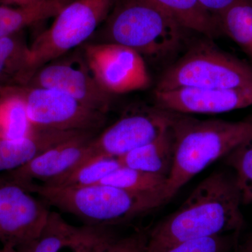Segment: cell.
<instances>
[{"label":"cell","instance_id":"1","mask_svg":"<svg viewBox=\"0 0 252 252\" xmlns=\"http://www.w3.org/2000/svg\"><path fill=\"white\" fill-rule=\"evenodd\" d=\"M243 203L235 177L212 172L176 211L147 233L144 252H165L179 244L216 235H239Z\"/></svg>","mask_w":252,"mask_h":252},{"label":"cell","instance_id":"2","mask_svg":"<svg viewBox=\"0 0 252 252\" xmlns=\"http://www.w3.org/2000/svg\"><path fill=\"white\" fill-rule=\"evenodd\" d=\"M175 157L163 195L168 202L193 177L252 136V119L199 120L172 112Z\"/></svg>","mask_w":252,"mask_h":252},{"label":"cell","instance_id":"3","mask_svg":"<svg viewBox=\"0 0 252 252\" xmlns=\"http://www.w3.org/2000/svg\"><path fill=\"white\" fill-rule=\"evenodd\" d=\"M24 187L51 206L97 226L128 221L165 203L162 193H134L102 184L82 187L31 184Z\"/></svg>","mask_w":252,"mask_h":252},{"label":"cell","instance_id":"4","mask_svg":"<svg viewBox=\"0 0 252 252\" xmlns=\"http://www.w3.org/2000/svg\"><path fill=\"white\" fill-rule=\"evenodd\" d=\"M113 9L104 28L106 42L151 58L168 56L180 46L184 28L154 5L144 0H122Z\"/></svg>","mask_w":252,"mask_h":252},{"label":"cell","instance_id":"5","mask_svg":"<svg viewBox=\"0 0 252 252\" xmlns=\"http://www.w3.org/2000/svg\"><path fill=\"white\" fill-rule=\"evenodd\" d=\"M252 85V67L202 42L194 46L162 73L156 91L228 89Z\"/></svg>","mask_w":252,"mask_h":252},{"label":"cell","instance_id":"6","mask_svg":"<svg viewBox=\"0 0 252 252\" xmlns=\"http://www.w3.org/2000/svg\"><path fill=\"white\" fill-rule=\"evenodd\" d=\"M117 0H72L30 46L32 77L43 66L84 44L106 21ZM32 79V78H31Z\"/></svg>","mask_w":252,"mask_h":252},{"label":"cell","instance_id":"7","mask_svg":"<svg viewBox=\"0 0 252 252\" xmlns=\"http://www.w3.org/2000/svg\"><path fill=\"white\" fill-rule=\"evenodd\" d=\"M21 94L34 129L93 132L105 122V114L86 107L61 91L25 87Z\"/></svg>","mask_w":252,"mask_h":252},{"label":"cell","instance_id":"8","mask_svg":"<svg viewBox=\"0 0 252 252\" xmlns=\"http://www.w3.org/2000/svg\"><path fill=\"white\" fill-rule=\"evenodd\" d=\"M84 56L97 84L109 94L143 90L150 84L142 55L127 46L89 44L84 46Z\"/></svg>","mask_w":252,"mask_h":252},{"label":"cell","instance_id":"9","mask_svg":"<svg viewBox=\"0 0 252 252\" xmlns=\"http://www.w3.org/2000/svg\"><path fill=\"white\" fill-rule=\"evenodd\" d=\"M51 212L23 186L0 180V240L20 248L40 235Z\"/></svg>","mask_w":252,"mask_h":252},{"label":"cell","instance_id":"10","mask_svg":"<svg viewBox=\"0 0 252 252\" xmlns=\"http://www.w3.org/2000/svg\"><path fill=\"white\" fill-rule=\"evenodd\" d=\"M172 112L156 107L121 118L93 139L91 154L118 158L150 143L171 126Z\"/></svg>","mask_w":252,"mask_h":252},{"label":"cell","instance_id":"11","mask_svg":"<svg viewBox=\"0 0 252 252\" xmlns=\"http://www.w3.org/2000/svg\"><path fill=\"white\" fill-rule=\"evenodd\" d=\"M54 89L71 96L81 104L106 114L112 95L97 84L84 56L82 59H56L38 69L27 86Z\"/></svg>","mask_w":252,"mask_h":252},{"label":"cell","instance_id":"12","mask_svg":"<svg viewBox=\"0 0 252 252\" xmlns=\"http://www.w3.org/2000/svg\"><path fill=\"white\" fill-rule=\"evenodd\" d=\"M158 108L179 114H217L252 106V85L228 89L155 91Z\"/></svg>","mask_w":252,"mask_h":252},{"label":"cell","instance_id":"13","mask_svg":"<svg viewBox=\"0 0 252 252\" xmlns=\"http://www.w3.org/2000/svg\"><path fill=\"white\" fill-rule=\"evenodd\" d=\"M93 132H83L55 146L26 165L10 172L9 180L23 186L41 181L48 185L75 168L91 154Z\"/></svg>","mask_w":252,"mask_h":252},{"label":"cell","instance_id":"14","mask_svg":"<svg viewBox=\"0 0 252 252\" xmlns=\"http://www.w3.org/2000/svg\"><path fill=\"white\" fill-rule=\"evenodd\" d=\"M111 233L107 227L71 225L59 213L51 212L39 237L18 249L20 252H91Z\"/></svg>","mask_w":252,"mask_h":252},{"label":"cell","instance_id":"15","mask_svg":"<svg viewBox=\"0 0 252 252\" xmlns=\"http://www.w3.org/2000/svg\"><path fill=\"white\" fill-rule=\"evenodd\" d=\"M83 132L35 129L22 138L0 140V172L21 168L41 154Z\"/></svg>","mask_w":252,"mask_h":252},{"label":"cell","instance_id":"16","mask_svg":"<svg viewBox=\"0 0 252 252\" xmlns=\"http://www.w3.org/2000/svg\"><path fill=\"white\" fill-rule=\"evenodd\" d=\"M174 157L175 140L170 126L155 140L126 154L119 159L123 166L168 178Z\"/></svg>","mask_w":252,"mask_h":252},{"label":"cell","instance_id":"17","mask_svg":"<svg viewBox=\"0 0 252 252\" xmlns=\"http://www.w3.org/2000/svg\"><path fill=\"white\" fill-rule=\"evenodd\" d=\"M31 49L19 33L0 38V84L27 87L31 80Z\"/></svg>","mask_w":252,"mask_h":252},{"label":"cell","instance_id":"18","mask_svg":"<svg viewBox=\"0 0 252 252\" xmlns=\"http://www.w3.org/2000/svg\"><path fill=\"white\" fill-rule=\"evenodd\" d=\"M173 18L184 29L214 37L220 31L216 16L198 0H144Z\"/></svg>","mask_w":252,"mask_h":252},{"label":"cell","instance_id":"19","mask_svg":"<svg viewBox=\"0 0 252 252\" xmlns=\"http://www.w3.org/2000/svg\"><path fill=\"white\" fill-rule=\"evenodd\" d=\"M72 0H42L16 8L0 6V38L17 34L23 28L56 17Z\"/></svg>","mask_w":252,"mask_h":252},{"label":"cell","instance_id":"20","mask_svg":"<svg viewBox=\"0 0 252 252\" xmlns=\"http://www.w3.org/2000/svg\"><path fill=\"white\" fill-rule=\"evenodd\" d=\"M122 166L118 158L91 154L65 175L46 185L82 187L97 185Z\"/></svg>","mask_w":252,"mask_h":252},{"label":"cell","instance_id":"21","mask_svg":"<svg viewBox=\"0 0 252 252\" xmlns=\"http://www.w3.org/2000/svg\"><path fill=\"white\" fill-rule=\"evenodd\" d=\"M220 29L252 61V0H241L217 16Z\"/></svg>","mask_w":252,"mask_h":252},{"label":"cell","instance_id":"22","mask_svg":"<svg viewBox=\"0 0 252 252\" xmlns=\"http://www.w3.org/2000/svg\"><path fill=\"white\" fill-rule=\"evenodd\" d=\"M21 89L0 99V140L22 138L35 130L28 118Z\"/></svg>","mask_w":252,"mask_h":252},{"label":"cell","instance_id":"23","mask_svg":"<svg viewBox=\"0 0 252 252\" xmlns=\"http://www.w3.org/2000/svg\"><path fill=\"white\" fill-rule=\"evenodd\" d=\"M167 181V178L162 176L122 165L99 184L112 186L134 193L163 194Z\"/></svg>","mask_w":252,"mask_h":252},{"label":"cell","instance_id":"24","mask_svg":"<svg viewBox=\"0 0 252 252\" xmlns=\"http://www.w3.org/2000/svg\"><path fill=\"white\" fill-rule=\"evenodd\" d=\"M225 164L235 171L243 204H252V136L225 157Z\"/></svg>","mask_w":252,"mask_h":252},{"label":"cell","instance_id":"25","mask_svg":"<svg viewBox=\"0 0 252 252\" xmlns=\"http://www.w3.org/2000/svg\"><path fill=\"white\" fill-rule=\"evenodd\" d=\"M239 235H216L190 240L175 245L165 252H233Z\"/></svg>","mask_w":252,"mask_h":252},{"label":"cell","instance_id":"26","mask_svg":"<svg viewBox=\"0 0 252 252\" xmlns=\"http://www.w3.org/2000/svg\"><path fill=\"white\" fill-rule=\"evenodd\" d=\"M147 233L138 232L126 237L111 233L91 252H144Z\"/></svg>","mask_w":252,"mask_h":252},{"label":"cell","instance_id":"27","mask_svg":"<svg viewBox=\"0 0 252 252\" xmlns=\"http://www.w3.org/2000/svg\"><path fill=\"white\" fill-rule=\"evenodd\" d=\"M205 9L215 16H218L229 6L241 0H198Z\"/></svg>","mask_w":252,"mask_h":252},{"label":"cell","instance_id":"28","mask_svg":"<svg viewBox=\"0 0 252 252\" xmlns=\"http://www.w3.org/2000/svg\"><path fill=\"white\" fill-rule=\"evenodd\" d=\"M233 252H252V233L241 245H238Z\"/></svg>","mask_w":252,"mask_h":252},{"label":"cell","instance_id":"29","mask_svg":"<svg viewBox=\"0 0 252 252\" xmlns=\"http://www.w3.org/2000/svg\"><path fill=\"white\" fill-rule=\"evenodd\" d=\"M42 0H2L3 2L7 4H14L17 6H26L36 4Z\"/></svg>","mask_w":252,"mask_h":252},{"label":"cell","instance_id":"30","mask_svg":"<svg viewBox=\"0 0 252 252\" xmlns=\"http://www.w3.org/2000/svg\"><path fill=\"white\" fill-rule=\"evenodd\" d=\"M19 88L6 87L0 84V99L16 92Z\"/></svg>","mask_w":252,"mask_h":252},{"label":"cell","instance_id":"31","mask_svg":"<svg viewBox=\"0 0 252 252\" xmlns=\"http://www.w3.org/2000/svg\"><path fill=\"white\" fill-rule=\"evenodd\" d=\"M0 252H20L19 249L9 245V244H5L4 247L0 250Z\"/></svg>","mask_w":252,"mask_h":252}]
</instances>
